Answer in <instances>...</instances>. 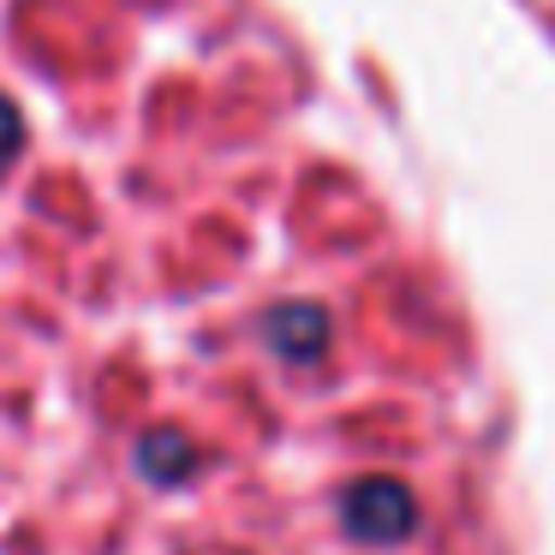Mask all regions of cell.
<instances>
[{
    "mask_svg": "<svg viewBox=\"0 0 555 555\" xmlns=\"http://www.w3.org/2000/svg\"><path fill=\"white\" fill-rule=\"evenodd\" d=\"M340 519H347L352 538L364 543H400L412 526H418V502L400 478H359L347 495H340Z\"/></svg>",
    "mask_w": 555,
    "mask_h": 555,
    "instance_id": "cell-1",
    "label": "cell"
},
{
    "mask_svg": "<svg viewBox=\"0 0 555 555\" xmlns=\"http://www.w3.org/2000/svg\"><path fill=\"white\" fill-rule=\"evenodd\" d=\"M269 347L281 352L287 364H311L328 352V317L317 305H281L269 317Z\"/></svg>",
    "mask_w": 555,
    "mask_h": 555,
    "instance_id": "cell-2",
    "label": "cell"
},
{
    "mask_svg": "<svg viewBox=\"0 0 555 555\" xmlns=\"http://www.w3.org/2000/svg\"><path fill=\"white\" fill-rule=\"evenodd\" d=\"M138 460H144L150 478H185V472L197 466V448H192V436H180V430H150L144 448H138Z\"/></svg>",
    "mask_w": 555,
    "mask_h": 555,
    "instance_id": "cell-3",
    "label": "cell"
},
{
    "mask_svg": "<svg viewBox=\"0 0 555 555\" xmlns=\"http://www.w3.org/2000/svg\"><path fill=\"white\" fill-rule=\"evenodd\" d=\"M18 150H25V120H18V102L0 90V168H7Z\"/></svg>",
    "mask_w": 555,
    "mask_h": 555,
    "instance_id": "cell-4",
    "label": "cell"
}]
</instances>
